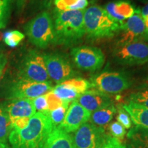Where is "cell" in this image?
I'll return each mask as SVG.
<instances>
[{
    "instance_id": "cell-1",
    "label": "cell",
    "mask_w": 148,
    "mask_h": 148,
    "mask_svg": "<svg viewBox=\"0 0 148 148\" xmlns=\"http://www.w3.org/2000/svg\"><path fill=\"white\" fill-rule=\"evenodd\" d=\"M53 128L49 111L37 112L30 117L26 127L11 130L8 140L12 148H43Z\"/></svg>"
},
{
    "instance_id": "cell-2",
    "label": "cell",
    "mask_w": 148,
    "mask_h": 148,
    "mask_svg": "<svg viewBox=\"0 0 148 148\" xmlns=\"http://www.w3.org/2000/svg\"><path fill=\"white\" fill-rule=\"evenodd\" d=\"M84 12L80 10L53 11L55 42L70 45L79 41L85 34Z\"/></svg>"
},
{
    "instance_id": "cell-3",
    "label": "cell",
    "mask_w": 148,
    "mask_h": 148,
    "mask_svg": "<svg viewBox=\"0 0 148 148\" xmlns=\"http://www.w3.org/2000/svg\"><path fill=\"white\" fill-rule=\"evenodd\" d=\"M83 19L85 34L90 38L112 37L121 29V24L111 17L105 9L97 5L84 10Z\"/></svg>"
},
{
    "instance_id": "cell-4",
    "label": "cell",
    "mask_w": 148,
    "mask_h": 148,
    "mask_svg": "<svg viewBox=\"0 0 148 148\" xmlns=\"http://www.w3.org/2000/svg\"><path fill=\"white\" fill-rule=\"evenodd\" d=\"M24 30L33 45L45 49L55 42L53 20L47 11H42L25 24Z\"/></svg>"
},
{
    "instance_id": "cell-5",
    "label": "cell",
    "mask_w": 148,
    "mask_h": 148,
    "mask_svg": "<svg viewBox=\"0 0 148 148\" xmlns=\"http://www.w3.org/2000/svg\"><path fill=\"white\" fill-rule=\"evenodd\" d=\"M17 79L36 82H49L43 56L34 50L27 52L18 66Z\"/></svg>"
},
{
    "instance_id": "cell-6",
    "label": "cell",
    "mask_w": 148,
    "mask_h": 148,
    "mask_svg": "<svg viewBox=\"0 0 148 148\" xmlns=\"http://www.w3.org/2000/svg\"><path fill=\"white\" fill-rule=\"evenodd\" d=\"M51 82H36L17 79L7 86L6 97L10 99H31L45 95L52 90Z\"/></svg>"
},
{
    "instance_id": "cell-7",
    "label": "cell",
    "mask_w": 148,
    "mask_h": 148,
    "mask_svg": "<svg viewBox=\"0 0 148 148\" xmlns=\"http://www.w3.org/2000/svg\"><path fill=\"white\" fill-rule=\"evenodd\" d=\"M109 136L103 127L86 122L74 132L71 138L74 148H101Z\"/></svg>"
},
{
    "instance_id": "cell-8",
    "label": "cell",
    "mask_w": 148,
    "mask_h": 148,
    "mask_svg": "<svg viewBox=\"0 0 148 148\" xmlns=\"http://www.w3.org/2000/svg\"><path fill=\"white\" fill-rule=\"evenodd\" d=\"M71 54L77 67L83 71H95L104 64V55L96 47L88 46L74 47L71 49Z\"/></svg>"
},
{
    "instance_id": "cell-9",
    "label": "cell",
    "mask_w": 148,
    "mask_h": 148,
    "mask_svg": "<svg viewBox=\"0 0 148 148\" xmlns=\"http://www.w3.org/2000/svg\"><path fill=\"white\" fill-rule=\"evenodd\" d=\"M42 56L48 75L53 82L60 84L75 75L71 62L62 55L49 53Z\"/></svg>"
},
{
    "instance_id": "cell-10",
    "label": "cell",
    "mask_w": 148,
    "mask_h": 148,
    "mask_svg": "<svg viewBox=\"0 0 148 148\" xmlns=\"http://www.w3.org/2000/svg\"><path fill=\"white\" fill-rule=\"evenodd\" d=\"M121 64L138 65L148 62V44L141 41L132 42L118 47L114 53Z\"/></svg>"
},
{
    "instance_id": "cell-11",
    "label": "cell",
    "mask_w": 148,
    "mask_h": 148,
    "mask_svg": "<svg viewBox=\"0 0 148 148\" xmlns=\"http://www.w3.org/2000/svg\"><path fill=\"white\" fill-rule=\"evenodd\" d=\"M131 83L124 74L103 72L92 79L91 86L104 93L116 94L130 87Z\"/></svg>"
},
{
    "instance_id": "cell-12",
    "label": "cell",
    "mask_w": 148,
    "mask_h": 148,
    "mask_svg": "<svg viewBox=\"0 0 148 148\" xmlns=\"http://www.w3.org/2000/svg\"><path fill=\"white\" fill-rule=\"evenodd\" d=\"M121 29L123 32L117 42L118 47L132 42L140 41V40L148 36L140 10H135L134 14L123 24Z\"/></svg>"
},
{
    "instance_id": "cell-13",
    "label": "cell",
    "mask_w": 148,
    "mask_h": 148,
    "mask_svg": "<svg viewBox=\"0 0 148 148\" xmlns=\"http://www.w3.org/2000/svg\"><path fill=\"white\" fill-rule=\"evenodd\" d=\"M91 112L81 106L76 100L72 101L68 108L63 121L58 125L67 133L74 132L90 119Z\"/></svg>"
},
{
    "instance_id": "cell-14",
    "label": "cell",
    "mask_w": 148,
    "mask_h": 148,
    "mask_svg": "<svg viewBox=\"0 0 148 148\" xmlns=\"http://www.w3.org/2000/svg\"><path fill=\"white\" fill-rule=\"evenodd\" d=\"M76 101L91 113L112 104V99L108 94L97 89L86 90L79 96Z\"/></svg>"
},
{
    "instance_id": "cell-15",
    "label": "cell",
    "mask_w": 148,
    "mask_h": 148,
    "mask_svg": "<svg viewBox=\"0 0 148 148\" xmlns=\"http://www.w3.org/2000/svg\"><path fill=\"white\" fill-rule=\"evenodd\" d=\"M5 105L11 122L19 118H30L36 112L31 99H11Z\"/></svg>"
},
{
    "instance_id": "cell-16",
    "label": "cell",
    "mask_w": 148,
    "mask_h": 148,
    "mask_svg": "<svg viewBox=\"0 0 148 148\" xmlns=\"http://www.w3.org/2000/svg\"><path fill=\"white\" fill-rule=\"evenodd\" d=\"M106 10L112 18L123 25L124 21L134 14L135 10L129 2L119 1L110 2L106 5Z\"/></svg>"
},
{
    "instance_id": "cell-17",
    "label": "cell",
    "mask_w": 148,
    "mask_h": 148,
    "mask_svg": "<svg viewBox=\"0 0 148 148\" xmlns=\"http://www.w3.org/2000/svg\"><path fill=\"white\" fill-rule=\"evenodd\" d=\"M43 148H74L71 135L59 127H53Z\"/></svg>"
},
{
    "instance_id": "cell-18",
    "label": "cell",
    "mask_w": 148,
    "mask_h": 148,
    "mask_svg": "<svg viewBox=\"0 0 148 148\" xmlns=\"http://www.w3.org/2000/svg\"><path fill=\"white\" fill-rule=\"evenodd\" d=\"M129 114L135 126L148 128V108L129 101L122 107Z\"/></svg>"
},
{
    "instance_id": "cell-19",
    "label": "cell",
    "mask_w": 148,
    "mask_h": 148,
    "mask_svg": "<svg viewBox=\"0 0 148 148\" xmlns=\"http://www.w3.org/2000/svg\"><path fill=\"white\" fill-rule=\"evenodd\" d=\"M127 148H148V128L134 126L127 134Z\"/></svg>"
},
{
    "instance_id": "cell-20",
    "label": "cell",
    "mask_w": 148,
    "mask_h": 148,
    "mask_svg": "<svg viewBox=\"0 0 148 148\" xmlns=\"http://www.w3.org/2000/svg\"><path fill=\"white\" fill-rule=\"evenodd\" d=\"M116 111V108L112 104L94 111L90 114V123L97 126H104L112 120Z\"/></svg>"
},
{
    "instance_id": "cell-21",
    "label": "cell",
    "mask_w": 148,
    "mask_h": 148,
    "mask_svg": "<svg viewBox=\"0 0 148 148\" xmlns=\"http://www.w3.org/2000/svg\"><path fill=\"white\" fill-rule=\"evenodd\" d=\"M52 91L64 102L68 103L76 100L80 95V94L75 88L64 82L58 84L54 88H53Z\"/></svg>"
},
{
    "instance_id": "cell-22",
    "label": "cell",
    "mask_w": 148,
    "mask_h": 148,
    "mask_svg": "<svg viewBox=\"0 0 148 148\" xmlns=\"http://www.w3.org/2000/svg\"><path fill=\"white\" fill-rule=\"evenodd\" d=\"M12 130L5 103H0V142L5 143Z\"/></svg>"
},
{
    "instance_id": "cell-23",
    "label": "cell",
    "mask_w": 148,
    "mask_h": 148,
    "mask_svg": "<svg viewBox=\"0 0 148 148\" xmlns=\"http://www.w3.org/2000/svg\"><path fill=\"white\" fill-rule=\"evenodd\" d=\"M88 4L87 0H54L56 8L59 10H84Z\"/></svg>"
},
{
    "instance_id": "cell-24",
    "label": "cell",
    "mask_w": 148,
    "mask_h": 148,
    "mask_svg": "<svg viewBox=\"0 0 148 148\" xmlns=\"http://www.w3.org/2000/svg\"><path fill=\"white\" fill-rule=\"evenodd\" d=\"M14 0H0V29L5 28L10 20Z\"/></svg>"
},
{
    "instance_id": "cell-25",
    "label": "cell",
    "mask_w": 148,
    "mask_h": 148,
    "mask_svg": "<svg viewBox=\"0 0 148 148\" xmlns=\"http://www.w3.org/2000/svg\"><path fill=\"white\" fill-rule=\"evenodd\" d=\"M25 38V35L18 30H8L3 34V41L8 47L14 48Z\"/></svg>"
},
{
    "instance_id": "cell-26",
    "label": "cell",
    "mask_w": 148,
    "mask_h": 148,
    "mask_svg": "<svg viewBox=\"0 0 148 148\" xmlns=\"http://www.w3.org/2000/svg\"><path fill=\"white\" fill-rule=\"evenodd\" d=\"M69 104L66 103L55 110L49 111V116L50 118L53 127H57L62 123L69 108Z\"/></svg>"
},
{
    "instance_id": "cell-27",
    "label": "cell",
    "mask_w": 148,
    "mask_h": 148,
    "mask_svg": "<svg viewBox=\"0 0 148 148\" xmlns=\"http://www.w3.org/2000/svg\"><path fill=\"white\" fill-rule=\"evenodd\" d=\"M66 84H69L72 87L75 88L79 94L84 93L86 90H88L91 86V83H90L86 79L79 78V77H77V78H73L69 79L63 82Z\"/></svg>"
},
{
    "instance_id": "cell-28",
    "label": "cell",
    "mask_w": 148,
    "mask_h": 148,
    "mask_svg": "<svg viewBox=\"0 0 148 148\" xmlns=\"http://www.w3.org/2000/svg\"><path fill=\"white\" fill-rule=\"evenodd\" d=\"M46 100L47 103V110L48 111H51L55 110V109L59 108V107L63 106L64 104H69L68 103L64 102L62 99L57 97L56 95L53 93L52 90L48 92L45 94Z\"/></svg>"
},
{
    "instance_id": "cell-29",
    "label": "cell",
    "mask_w": 148,
    "mask_h": 148,
    "mask_svg": "<svg viewBox=\"0 0 148 148\" xmlns=\"http://www.w3.org/2000/svg\"><path fill=\"white\" fill-rule=\"evenodd\" d=\"M130 101L148 108V89L140 90L131 94Z\"/></svg>"
},
{
    "instance_id": "cell-30",
    "label": "cell",
    "mask_w": 148,
    "mask_h": 148,
    "mask_svg": "<svg viewBox=\"0 0 148 148\" xmlns=\"http://www.w3.org/2000/svg\"><path fill=\"white\" fill-rule=\"evenodd\" d=\"M109 132L112 135V137L121 140L126 134L125 127L119 122L114 121L109 125Z\"/></svg>"
},
{
    "instance_id": "cell-31",
    "label": "cell",
    "mask_w": 148,
    "mask_h": 148,
    "mask_svg": "<svg viewBox=\"0 0 148 148\" xmlns=\"http://www.w3.org/2000/svg\"><path fill=\"white\" fill-rule=\"evenodd\" d=\"M116 120H117V122H119L125 128L129 129L132 127V120L130 117L129 114L123 108H119L118 110Z\"/></svg>"
},
{
    "instance_id": "cell-32",
    "label": "cell",
    "mask_w": 148,
    "mask_h": 148,
    "mask_svg": "<svg viewBox=\"0 0 148 148\" xmlns=\"http://www.w3.org/2000/svg\"><path fill=\"white\" fill-rule=\"evenodd\" d=\"M32 102L35 109H36V111L37 110L38 112H48L47 103L45 95L34 98V99H32Z\"/></svg>"
},
{
    "instance_id": "cell-33",
    "label": "cell",
    "mask_w": 148,
    "mask_h": 148,
    "mask_svg": "<svg viewBox=\"0 0 148 148\" xmlns=\"http://www.w3.org/2000/svg\"><path fill=\"white\" fill-rule=\"evenodd\" d=\"M101 148H127L126 145L123 144L121 140L116 139V138L110 136Z\"/></svg>"
},
{
    "instance_id": "cell-34",
    "label": "cell",
    "mask_w": 148,
    "mask_h": 148,
    "mask_svg": "<svg viewBox=\"0 0 148 148\" xmlns=\"http://www.w3.org/2000/svg\"><path fill=\"white\" fill-rule=\"evenodd\" d=\"M29 119L30 118L28 117H23V118H19L14 120L12 122H11V124H12V129L16 130H21L26 127L28 125Z\"/></svg>"
},
{
    "instance_id": "cell-35",
    "label": "cell",
    "mask_w": 148,
    "mask_h": 148,
    "mask_svg": "<svg viewBox=\"0 0 148 148\" xmlns=\"http://www.w3.org/2000/svg\"><path fill=\"white\" fill-rule=\"evenodd\" d=\"M7 60H8V58H7L6 55L3 53H0V80H1L3 71H4Z\"/></svg>"
},
{
    "instance_id": "cell-36",
    "label": "cell",
    "mask_w": 148,
    "mask_h": 148,
    "mask_svg": "<svg viewBox=\"0 0 148 148\" xmlns=\"http://www.w3.org/2000/svg\"><path fill=\"white\" fill-rule=\"evenodd\" d=\"M140 14H141L142 17L143 18L144 23H145V25L146 27V30H147V33L148 34V3H147L142 8V10H140Z\"/></svg>"
},
{
    "instance_id": "cell-37",
    "label": "cell",
    "mask_w": 148,
    "mask_h": 148,
    "mask_svg": "<svg viewBox=\"0 0 148 148\" xmlns=\"http://www.w3.org/2000/svg\"><path fill=\"white\" fill-rule=\"evenodd\" d=\"M27 0H16V8L18 11H21L23 10L25 4H26Z\"/></svg>"
},
{
    "instance_id": "cell-38",
    "label": "cell",
    "mask_w": 148,
    "mask_h": 148,
    "mask_svg": "<svg viewBox=\"0 0 148 148\" xmlns=\"http://www.w3.org/2000/svg\"><path fill=\"white\" fill-rule=\"evenodd\" d=\"M53 1V0H39V2L42 7L45 8H50Z\"/></svg>"
},
{
    "instance_id": "cell-39",
    "label": "cell",
    "mask_w": 148,
    "mask_h": 148,
    "mask_svg": "<svg viewBox=\"0 0 148 148\" xmlns=\"http://www.w3.org/2000/svg\"><path fill=\"white\" fill-rule=\"evenodd\" d=\"M0 148H10L9 146L5 143H1L0 142Z\"/></svg>"
},
{
    "instance_id": "cell-40",
    "label": "cell",
    "mask_w": 148,
    "mask_h": 148,
    "mask_svg": "<svg viewBox=\"0 0 148 148\" xmlns=\"http://www.w3.org/2000/svg\"><path fill=\"white\" fill-rule=\"evenodd\" d=\"M3 40V34L0 32V50H1V42H2Z\"/></svg>"
},
{
    "instance_id": "cell-41",
    "label": "cell",
    "mask_w": 148,
    "mask_h": 148,
    "mask_svg": "<svg viewBox=\"0 0 148 148\" xmlns=\"http://www.w3.org/2000/svg\"><path fill=\"white\" fill-rule=\"evenodd\" d=\"M140 1H144V0H140Z\"/></svg>"
}]
</instances>
